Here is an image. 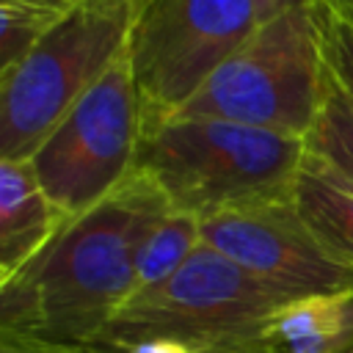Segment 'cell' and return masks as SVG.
Returning a JSON list of instances; mask_svg holds the SVG:
<instances>
[{
  "instance_id": "cell-1",
  "label": "cell",
  "mask_w": 353,
  "mask_h": 353,
  "mask_svg": "<svg viewBox=\"0 0 353 353\" xmlns=\"http://www.w3.org/2000/svg\"><path fill=\"white\" fill-rule=\"evenodd\" d=\"M168 210L163 190L135 171L0 284V331L94 347L135 295L141 245Z\"/></svg>"
},
{
  "instance_id": "cell-2",
  "label": "cell",
  "mask_w": 353,
  "mask_h": 353,
  "mask_svg": "<svg viewBox=\"0 0 353 353\" xmlns=\"http://www.w3.org/2000/svg\"><path fill=\"white\" fill-rule=\"evenodd\" d=\"M306 141L212 116H165L143 127L135 171L168 204L199 221L270 199H290Z\"/></svg>"
},
{
  "instance_id": "cell-3",
  "label": "cell",
  "mask_w": 353,
  "mask_h": 353,
  "mask_svg": "<svg viewBox=\"0 0 353 353\" xmlns=\"http://www.w3.org/2000/svg\"><path fill=\"white\" fill-rule=\"evenodd\" d=\"M284 303L290 301L201 243L171 279L132 295L97 345L127 350L168 339L193 353H273L270 325Z\"/></svg>"
},
{
  "instance_id": "cell-4",
  "label": "cell",
  "mask_w": 353,
  "mask_h": 353,
  "mask_svg": "<svg viewBox=\"0 0 353 353\" xmlns=\"http://www.w3.org/2000/svg\"><path fill=\"white\" fill-rule=\"evenodd\" d=\"M328 0L262 22L176 110L306 138L328 74Z\"/></svg>"
},
{
  "instance_id": "cell-5",
  "label": "cell",
  "mask_w": 353,
  "mask_h": 353,
  "mask_svg": "<svg viewBox=\"0 0 353 353\" xmlns=\"http://www.w3.org/2000/svg\"><path fill=\"white\" fill-rule=\"evenodd\" d=\"M132 0H83L0 72V157L30 160L58 121L127 55Z\"/></svg>"
},
{
  "instance_id": "cell-6",
  "label": "cell",
  "mask_w": 353,
  "mask_h": 353,
  "mask_svg": "<svg viewBox=\"0 0 353 353\" xmlns=\"http://www.w3.org/2000/svg\"><path fill=\"white\" fill-rule=\"evenodd\" d=\"M143 124V99L124 55L30 157L44 193L69 218L102 204L135 174Z\"/></svg>"
},
{
  "instance_id": "cell-7",
  "label": "cell",
  "mask_w": 353,
  "mask_h": 353,
  "mask_svg": "<svg viewBox=\"0 0 353 353\" xmlns=\"http://www.w3.org/2000/svg\"><path fill=\"white\" fill-rule=\"evenodd\" d=\"M256 28L254 0H132L127 58L146 124L174 116Z\"/></svg>"
},
{
  "instance_id": "cell-8",
  "label": "cell",
  "mask_w": 353,
  "mask_h": 353,
  "mask_svg": "<svg viewBox=\"0 0 353 353\" xmlns=\"http://www.w3.org/2000/svg\"><path fill=\"white\" fill-rule=\"evenodd\" d=\"M201 243L284 301L353 290V270L331 259L290 199L254 201L201 218Z\"/></svg>"
},
{
  "instance_id": "cell-9",
  "label": "cell",
  "mask_w": 353,
  "mask_h": 353,
  "mask_svg": "<svg viewBox=\"0 0 353 353\" xmlns=\"http://www.w3.org/2000/svg\"><path fill=\"white\" fill-rule=\"evenodd\" d=\"M69 221L44 193L30 160L0 157V284L30 265Z\"/></svg>"
},
{
  "instance_id": "cell-10",
  "label": "cell",
  "mask_w": 353,
  "mask_h": 353,
  "mask_svg": "<svg viewBox=\"0 0 353 353\" xmlns=\"http://www.w3.org/2000/svg\"><path fill=\"white\" fill-rule=\"evenodd\" d=\"M292 201L323 251L353 270V179L306 149L295 174Z\"/></svg>"
},
{
  "instance_id": "cell-11",
  "label": "cell",
  "mask_w": 353,
  "mask_h": 353,
  "mask_svg": "<svg viewBox=\"0 0 353 353\" xmlns=\"http://www.w3.org/2000/svg\"><path fill=\"white\" fill-rule=\"evenodd\" d=\"M273 350L347 353L353 347V290L284 303L270 325Z\"/></svg>"
},
{
  "instance_id": "cell-12",
  "label": "cell",
  "mask_w": 353,
  "mask_h": 353,
  "mask_svg": "<svg viewBox=\"0 0 353 353\" xmlns=\"http://www.w3.org/2000/svg\"><path fill=\"white\" fill-rule=\"evenodd\" d=\"M199 245H201V221L190 212H179L171 207L141 245L135 295L171 279L193 256Z\"/></svg>"
},
{
  "instance_id": "cell-13",
  "label": "cell",
  "mask_w": 353,
  "mask_h": 353,
  "mask_svg": "<svg viewBox=\"0 0 353 353\" xmlns=\"http://www.w3.org/2000/svg\"><path fill=\"white\" fill-rule=\"evenodd\" d=\"M83 0H0V72L19 63Z\"/></svg>"
},
{
  "instance_id": "cell-14",
  "label": "cell",
  "mask_w": 353,
  "mask_h": 353,
  "mask_svg": "<svg viewBox=\"0 0 353 353\" xmlns=\"http://www.w3.org/2000/svg\"><path fill=\"white\" fill-rule=\"evenodd\" d=\"M306 149L328 160L345 176L353 179V94L342 85V80L331 72L325 74L320 110L309 135L303 138Z\"/></svg>"
},
{
  "instance_id": "cell-15",
  "label": "cell",
  "mask_w": 353,
  "mask_h": 353,
  "mask_svg": "<svg viewBox=\"0 0 353 353\" xmlns=\"http://www.w3.org/2000/svg\"><path fill=\"white\" fill-rule=\"evenodd\" d=\"M325 58L331 72L353 94V22L339 17L331 6L325 19Z\"/></svg>"
},
{
  "instance_id": "cell-16",
  "label": "cell",
  "mask_w": 353,
  "mask_h": 353,
  "mask_svg": "<svg viewBox=\"0 0 353 353\" xmlns=\"http://www.w3.org/2000/svg\"><path fill=\"white\" fill-rule=\"evenodd\" d=\"M0 353H97V350L91 345L52 342V339H41V336L0 331Z\"/></svg>"
},
{
  "instance_id": "cell-17",
  "label": "cell",
  "mask_w": 353,
  "mask_h": 353,
  "mask_svg": "<svg viewBox=\"0 0 353 353\" xmlns=\"http://www.w3.org/2000/svg\"><path fill=\"white\" fill-rule=\"evenodd\" d=\"M320 3H325V0H254L259 25L276 19L287 11H298V8H309V6H320Z\"/></svg>"
},
{
  "instance_id": "cell-18",
  "label": "cell",
  "mask_w": 353,
  "mask_h": 353,
  "mask_svg": "<svg viewBox=\"0 0 353 353\" xmlns=\"http://www.w3.org/2000/svg\"><path fill=\"white\" fill-rule=\"evenodd\" d=\"M127 353H193V350L185 345L168 342V339H152V342H141V345L127 347Z\"/></svg>"
},
{
  "instance_id": "cell-19",
  "label": "cell",
  "mask_w": 353,
  "mask_h": 353,
  "mask_svg": "<svg viewBox=\"0 0 353 353\" xmlns=\"http://www.w3.org/2000/svg\"><path fill=\"white\" fill-rule=\"evenodd\" d=\"M328 6H331L339 17H345V19L353 22V0H328Z\"/></svg>"
},
{
  "instance_id": "cell-20",
  "label": "cell",
  "mask_w": 353,
  "mask_h": 353,
  "mask_svg": "<svg viewBox=\"0 0 353 353\" xmlns=\"http://www.w3.org/2000/svg\"><path fill=\"white\" fill-rule=\"evenodd\" d=\"M347 353H353V347H350V350H347Z\"/></svg>"
}]
</instances>
